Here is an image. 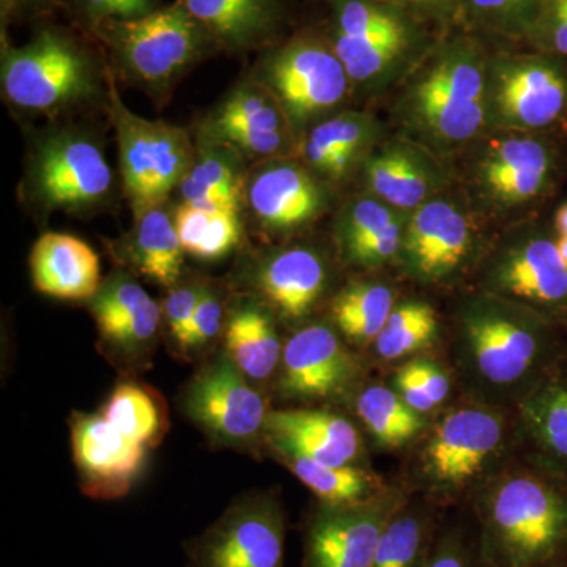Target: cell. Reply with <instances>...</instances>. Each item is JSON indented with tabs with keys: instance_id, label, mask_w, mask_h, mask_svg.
I'll return each mask as SVG.
<instances>
[{
	"instance_id": "7c38bea8",
	"label": "cell",
	"mask_w": 567,
	"mask_h": 567,
	"mask_svg": "<svg viewBox=\"0 0 567 567\" xmlns=\"http://www.w3.org/2000/svg\"><path fill=\"white\" fill-rule=\"evenodd\" d=\"M567 59L544 54L517 59L496 81L502 117L525 130L554 128L567 118Z\"/></svg>"
},
{
	"instance_id": "f907efd6",
	"label": "cell",
	"mask_w": 567,
	"mask_h": 567,
	"mask_svg": "<svg viewBox=\"0 0 567 567\" xmlns=\"http://www.w3.org/2000/svg\"><path fill=\"white\" fill-rule=\"evenodd\" d=\"M537 2L539 0H470V3L483 13L503 14L511 13V11L518 13V11L527 10L529 17L536 9Z\"/></svg>"
},
{
	"instance_id": "d590c367",
	"label": "cell",
	"mask_w": 567,
	"mask_h": 567,
	"mask_svg": "<svg viewBox=\"0 0 567 567\" xmlns=\"http://www.w3.org/2000/svg\"><path fill=\"white\" fill-rule=\"evenodd\" d=\"M368 178L371 188L383 200L401 208L420 205L429 189L424 171L401 151L385 152L372 158Z\"/></svg>"
},
{
	"instance_id": "816d5d0a",
	"label": "cell",
	"mask_w": 567,
	"mask_h": 567,
	"mask_svg": "<svg viewBox=\"0 0 567 567\" xmlns=\"http://www.w3.org/2000/svg\"><path fill=\"white\" fill-rule=\"evenodd\" d=\"M555 235L557 237H567V203L558 208L555 215Z\"/></svg>"
},
{
	"instance_id": "cb8c5ba5",
	"label": "cell",
	"mask_w": 567,
	"mask_h": 567,
	"mask_svg": "<svg viewBox=\"0 0 567 567\" xmlns=\"http://www.w3.org/2000/svg\"><path fill=\"white\" fill-rule=\"evenodd\" d=\"M327 267L311 249L293 248L276 254L259 275L260 290L289 320L305 319L327 287Z\"/></svg>"
},
{
	"instance_id": "52a82bcc",
	"label": "cell",
	"mask_w": 567,
	"mask_h": 567,
	"mask_svg": "<svg viewBox=\"0 0 567 567\" xmlns=\"http://www.w3.org/2000/svg\"><path fill=\"white\" fill-rule=\"evenodd\" d=\"M3 92L24 110H59L93 89L85 52L62 33L43 31L22 48H9L2 61Z\"/></svg>"
},
{
	"instance_id": "bcb514c9",
	"label": "cell",
	"mask_w": 567,
	"mask_h": 567,
	"mask_svg": "<svg viewBox=\"0 0 567 567\" xmlns=\"http://www.w3.org/2000/svg\"><path fill=\"white\" fill-rule=\"evenodd\" d=\"M399 371L412 379L435 406L442 405L451 394V377L446 369L434 360L415 358L402 365Z\"/></svg>"
},
{
	"instance_id": "5b68a950",
	"label": "cell",
	"mask_w": 567,
	"mask_h": 567,
	"mask_svg": "<svg viewBox=\"0 0 567 567\" xmlns=\"http://www.w3.org/2000/svg\"><path fill=\"white\" fill-rule=\"evenodd\" d=\"M286 537L281 499L271 492H254L186 543L185 567H284Z\"/></svg>"
},
{
	"instance_id": "2e32d148",
	"label": "cell",
	"mask_w": 567,
	"mask_h": 567,
	"mask_svg": "<svg viewBox=\"0 0 567 567\" xmlns=\"http://www.w3.org/2000/svg\"><path fill=\"white\" fill-rule=\"evenodd\" d=\"M81 487L95 499L128 494L145 458V447L122 434L104 416L80 415L71 423Z\"/></svg>"
},
{
	"instance_id": "ab89813d",
	"label": "cell",
	"mask_w": 567,
	"mask_h": 567,
	"mask_svg": "<svg viewBox=\"0 0 567 567\" xmlns=\"http://www.w3.org/2000/svg\"><path fill=\"white\" fill-rule=\"evenodd\" d=\"M528 24L529 35L544 54L567 59V0H539Z\"/></svg>"
},
{
	"instance_id": "7a4b0ae2",
	"label": "cell",
	"mask_w": 567,
	"mask_h": 567,
	"mask_svg": "<svg viewBox=\"0 0 567 567\" xmlns=\"http://www.w3.org/2000/svg\"><path fill=\"white\" fill-rule=\"evenodd\" d=\"M487 567H559L567 558V492L529 470L484 484L475 502Z\"/></svg>"
},
{
	"instance_id": "7dc6e473",
	"label": "cell",
	"mask_w": 567,
	"mask_h": 567,
	"mask_svg": "<svg viewBox=\"0 0 567 567\" xmlns=\"http://www.w3.org/2000/svg\"><path fill=\"white\" fill-rule=\"evenodd\" d=\"M402 240H404V230H402L401 219L395 218L393 223L388 224L385 229L380 230L371 240L365 241L357 252L349 257L350 262L360 265V267H377L393 259L395 254L401 252Z\"/></svg>"
},
{
	"instance_id": "3957f363",
	"label": "cell",
	"mask_w": 567,
	"mask_h": 567,
	"mask_svg": "<svg viewBox=\"0 0 567 567\" xmlns=\"http://www.w3.org/2000/svg\"><path fill=\"white\" fill-rule=\"evenodd\" d=\"M507 417L498 405L477 401L454 406L429 427L417 475L432 498H457L475 487L505 451Z\"/></svg>"
},
{
	"instance_id": "9c48e42d",
	"label": "cell",
	"mask_w": 567,
	"mask_h": 567,
	"mask_svg": "<svg viewBox=\"0 0 567 567\" xmlns=\"http://www.w3.org/2000/svg\"><path fill=\"white\" fill-rule=\"evenodd\" d=\"M186 415L213 439L229 446H246L265 434V399L229 357L207 365L185 394Z\"/></svg>"
},
{
	"instance_id": "ffe728a7",
	"label": "cell",
	"mask_w": 567,
	"mask_h": 567,
	"mask_svg": "<svg viewBox=\"0 0 567 567\" xmlns=\"http://www.w3.org/2000/svg\"><path fill=\"white\" fill-rule=\"evenodd\" d=\"M212 132L246 155H276L287 142L286 111L270 91L245 85L221 104Z\"/></svg>"
},
{
	"instance_id": "44dd1931",
	"label": "cell",
	"mask_w": 567,
	"mask_h": 567,
	"mask_svg": "<svg viewBox=\"0 0 567 567\" xmlns=\"http://www.w3.org/2000/svg\"><path fill=\"white\" fill-rule=\"evenodd\" d=\"M92 312L103 338L123 353H141L152 344L163 309L130 279L117 275L100 287L92 298Z\"/></svg>"
},
{
	"instance_id": "b9f144b4",
	"label": "cell",
	"mask_w": 567,
	"mask_h": 567,
	"mask_svg": "<svg viewBox=\"0 0 567 567\" xmlns=\"http://www.w3.org/2000/svg\"><path fill=\"white\" fill-rule=\"evenodd\" d=\"M425 567H487L480 546L466 537L461 528L446 529L436 537L434 550Z\"/></svg>"
},
{
	"instance_id": "9a60e30c",
	"label": "cell",
	"mask_w": 567,
	"mask_h": 567,
	"mask_svg": "<svg viewBox=\"0 0 567 567\" xmlns=\"http://www.w3.org/2000/svg\"><path fill=\"white\" fill-rule=\"evenodd\" d=\"M112 173L102 151L81 136H58L40 148L33 186L51 207H85L110 193Z\"/></svg>"
},
{
	"instance_id": "8fae6325",
	"label": "cell",
	"mask_w": 567,
	"mask_h": 567,
	"mask_svg": "<svg viewBox=\"0 0 567 567\" xmlns=\"http://www.w3.org/2000/svg\"><path fill=\"white\" fill-rule=\"evenodd\" d=\"M491 284L499 297L567 323V268L554 235L537 233L496 260Z\"/></svg>"
},
{
	"instance_id": "d4e9b609",
	"label": "cell",
	"mask_w": 567,
	"mask_h": 567,
	"mask_svg": "<svg viewBox=\"0 0 567 567\" xmlns=\"http://www.w3.org/2000/svg\"><path fill=\"white\" fill-rule=\"evenodd\" d=\"M208 33L227 50H246L271 31L276 0H182Z\"/></svg>"
},
{
	"instance_id": "30bf717a",
	"label": "cell",
	"mask_w": 567,
	"mask_h": 567,
	"mask_svg": "<svg viewBox=\"0 0 567 567\" xmlns=\"http://www.w3.org/2000/svg\"><path fill=\"white\" fill-rule=\"evenodd\" d=\"M265 84L293 122H303L341 103L349 74L334 51L297 40L265 63Z\"/></svg>"
},
{
	"instance_id": "4dcf8cb0",
	"label": "cell",
	"mask_w": 567,
	"mask_h": 567,
	"mask_svg": "<svg viewBox=\"0 0 567 567\" xmlns=\"http://www.w3.org/2000/svg\"><path fill=\"white\" fill-rule=\"evenodd\" d=\"M282 457L287 468L317 496L322 505H353L371 498L386 487L379 476L361 466L323 465L300 456Z\"/></svg>"
},
{
	"instance_id": "ac0fdd59",
	"label": "cell",
	"mask_w": 567,
	"mask_h": 567,
	"mask_svg": "<svg viewBox=\"0 0 567 567\" xmlns=\"http://www.w3.org/2000/svg\"><path fill=\"white\" fill-rule=\"evenodd\" d=\"M472 249V234L465 216L446 203L417 208L406 226L401 252L409 274L423 282L450 278L462 267Z\"/></svg>"
},
{
	"instance_id": "ba28073f",
	"label": "cell",
	"mask_w": 567,
	"mask_h": 567,
	"mask_svg": "<svg viewBox=\"0 0 567 567\" xmlns=\"http://www.w3.org/2000/svg\"><path fill=\"white\" fill-rule=\"evenodd\" d=\"M406 503L404 491L388 486L353 505L320 503L305 522L303 567H372L380 537Z\"/></svg>"
},
{
	"instance_id": "681fc988",
	"label": "cell",
	"mask_w": 567,
	"mask_h": 567,
	"mask_svg": "<svg viewBox=\"0 0 567 567\" xmlns=\"http://www.w3.org/2000/svg\"><path fill=\"white\" fill-rule=\"evenodd\" d=\"M212 215L213 212L185 203L177 208L174 224L183 251L192 254V256L197 252L204 241L205 234H207Z\"/></svg>"
},
{
	"instance_id": "d6a6232c",
	"label": "cell",
	"mask_w": 567,
	"mask_h": 567,
	"mask_svg": "<svg viewBox=\"0 0 567 567\" xmlns=\"http://www.w3.org/2000/svg\"><path fill=\"white\" fill-rule=\"evenodd\" d=\"M439 333V317L432 306L405 301L394 306L385 327L377 336L375 352L385 361L401 360L434 344Z\"/></svg>"
},
{
	"instance_id": "603a6c76",
	"label": "cell",
	"mask_w": 567,
	"mask_h": 567,
	"mask_svg": "<svg viewBox=\"0 0 567 567\" xmlns=\"http://www.w3.org/2000/svg\"><path fill=\"white\" fill-rule=\"evenodd\" d=\"M316 182L293 164H274L254 175L249 204L271 229L287 230L311 221L322 207Z\"/></svg>"
},
{
	"instance_id": "c3c4849f",
	"label": "cell",
	"mask_w": 567,
	"mask_h": 567,
	"mask_svg": "<svg viewBox=\"0 0 567 567\" xmlns=\"http://www.w3.org/2000/svg\"><path fill=\"white\" fill-rule=\"evenodd\" d=\"M81 6L95 25L104 21L137 20L153 11V0H81Z\"/></svg>"
},
{
	"instance_id": "11a10c76",
	"label": "cell",
	"mask_w": 567,
	"mask_h": 567,
	"mask_svg": "<svg viewBox=\"0 0 567 567\" xmlns=\"http://www.w3.org/2000/svg\"><path fill=\"white\" fill-rule=\"evenodd\" d=\"M410 2H417V3H434V2H439V0H410Z\"/></svg>"
},
{
	"instance_id": "d6986e66",
	"label": "cell",
	"mask_w": 567,
	"mask_h": 567,
	"mask_svg": "<svg viewBox=\"0 0 567 567\" xmlns=\"http://www.w3.org/2000/svg\"><path fill=\"white\" fill-rule=\"evenodd\" d=\"M555 142L522 137L496 145L483 166L488 189L507 203H529L554 189L561 171Z\"/></svg>"
},
{
	"instance_id": "f5cc1de1",
	"label": "cell",
	"mask_w": 567,
	"mask_h": 567,
	"mask_svg": "<svg viewBox=\"0 0 567 567\" xmlns=\"http://www.w3.org/2000/svg\"><path fill=\"white\" fill-rule=\"evenodd\" d=\"M35 0H2L3 10H18L20 7L31 6Z\"/></svg>"
},
{
	"instance_id": "836d02e7",
	"label": "cell",
	"mask_w": 567,
	"mask_h": 567,
	"mask_svg": "<svg viewBox=\"0 0 567 567\" xmlns=\"http://www.w3.org/2000/svg\"><path fill=\"white\" fill-rule=\"evenodd\" d=\"M104 417L123 435L144 446L155 443L166 429L158 395L133 382L115 388L104 409Z\"/></svg>"
},
{
	"instance_id": "f1b7e54d",
	"label": "cell",
	"mask_w": 567,
	"mask_h": 567,
	"mask_svg": "<svg viewBox=\"0 0 567 567\" xmlns=\"http://www.w3.org/2000/svg\"><path fill=\"white\" fill-rule=\"evenodd\" d=\"M354 409L372 439L388 450L410 445L429 429L425 415L406 404L393 388H364L354 402Z\"/></svg>"
},
{
	"instance_id": "e575fe53",
	"label": "cell",
	"mask_w": 567,
	"mask_h": 567,
	"mask_svg": "<svg viewBox=\"0 0 567 567\" xmlns=\"http://www.w3.org/2000/svg\"><path fill=\"white\" fill-rule=\"evenodd\" d=\"M183 203L208 212H238L240 177L221 156L205 155L181 183Z\"/></svg>"
},
{
	"instance_id": "83f0119b",
	"label": "cell",
	"mask_w": 567,
	"mask_h": 567,
	"mask_svg": "<svg viewBox=\"0 0 567 567\" xmlns=\"http://www.w3.org/2000/svg\"><path fill=\"white\" fill-rule=\"evenodd\" d=\"M183 252L174 219L159 205L136 216L133 260L142 275L164 287L175 286L182 274Z\"/></svg>"
},
{
	"instance_id": "f35d334b",
	"label": "cell",
	"mask_w": 567,
	"mask_h": 567,
	"mask_svg": "<svg viewBox=\"0 0 567 567\" xmlns=\"http://www.w3.org/2000/svg\"><path fill=\"white\" fill-rule=\"evenodd\" d=\"M405 25L404 21L385 6L369 0H341L336 10V35H375Z\"/></svg>"
},
{
	"instance_id": "60d3db41",
	"label": "cell",
	"mask_w": 567,
	"mask_h": 567,
	"mask_svg": "<svg viewBox=\"0 0 567 567\" xmlns=\"http://www.w3.org/2000/svg\"><path fill=\"white\" fill-rule=\"evenodd\" d=\"M395 218L398 216L390 208L377 200L364 199L354 204L342 224L341 240L347 259Z\"/></svg>"
},
{
	"instance_id": "ee69618b",
	"label": "cell",
	"mask_w": 567,
	"mask_h": 567,
	"mask_svg": "<svg viewBox=\"0 0 567 567\" xmlns=\"http://www.w3.org/2000/svg\"><path fill=\"white\" fill-rule=\"evenodd\" d=\"M240 240L238 212L213 213L203 244L194 257L203 260H216L229 254Z\"/></svg>"
},
{
	"instance_id": "e0dca14e",
	"label": "cell",
	"mask_w": 567,
	"mask_h": 567,
	"mask_svg": "<svg viewBox=\"0 0 567 567\" xmlns=\"http://www.w3.org/2000/svg\"><path fill=\"white\" fill-rule=\"evenodd\" d=\"M265 436L281 456L323 465H354L363 453V440L352 421L328 410H275L268 413Z\"/></svg>"
},
{
	"instance_id": "7402d4cb",
	"label": "cell",
	"mask_w": 567,
	"mask_h": 567,
	"mask_svg": "<svg viewBox=\"0 0 567 567\" xmlns=\"http://www.w3.org/2000/svg\"><path fill=\"white\" fill-rule=\"evenodd\" d=\"M33 286L61 300H87L100 290V259L91 246L69 234L41 235L31 252Z\"/></svg>"
},
{
	"instance_id": "74e56055",
	"label": "cell",
	"mask_w": 567,
	"mask_h": 567,
	"mask_svg": "<svg viewBox=\"0 0 567 567\" xmlns=\"http://www.w3.org/2000/svg\"><path fill=\"white\" fill-rule=\"evenodd\" d=\"M365 140V125L360 117L341 115L317 126L309 134L306 147L330 159L333 174L341 175Z\"/></svg>"
},
{
	"instance_id": "4fadbf2b",
	"label": "cell",
	"mask_w": 567,
	"mask_h": 567,
	"mask_svg": "<svg viewBox=\"0 0 567 567\" xmlns=\"http://www.w3.org/2000/svg\"><path fill=\"white\" fill-rule=\"evenodd\" d=\"M425 123L450 141L468 140L484 121L483 71L475 58L456 52L443 59L416 89Z\"/></svg>"
},
{
	"instance_id": "db71d44e",
	"label": "cell",
	"mask_w": 567,
	"mask_h": 567,
	"mask_svg": "<svg viewBox=\"0 0 567 567\" xmlns=\"http://www.w3.org/2000/svg\"><path fill=\"white\" fill-rule=\"evenodd\" d=\"M555 241H557L559 256H561L563 262H565L567 268V237H557L555 235Z\"/></svg>"
},
{
	"instance_id": "1f68e13d",
	"label": "cell",
	"mask_w": 567,
	"mask_h": 567,
	"mask_svg": "<svg viewBox=\"0 0 567 567\" xmlns=\"http://www.w3.org/2000/svg\"><path fill=\"white\" fill-rule=\"evenodd\" d=\"M393 309L394 295L390 287L357 282L334 298L331 315L344 338L354 344H368L375 341Z\"/></svg>"
},
{
	"instance_id": "7bdbcfd3",
	"label": "cell",
	"mask_w": 567,
	"mask_h": 567,
	"mask_svg": "<svg viewBox=\"0 0 567 567\" xmlns=\"http://www.w3.org/2000/svg\"><path fill=\"white\" fill-rule=\"evenodd\" d=\"M224 311L221 301L215 293L204 290L197 305L196 312L186 333L182 349H203L218 338L223 330Z\"/></svg>"
},
{
	"instance_id": "5bb4252c",
	"label": "cell",
	"mask_w": 567,
	"mask_h": 567,
	"mask_svg": "<svg viewBox=\"0 0 567 567\" xmlns=\"http://www.w3.org/2000/svg\"><path fill=\"white\" fill-rule=\"evenodd\" d=\"M357 369L353 354L330 327L309 324L284 347L279 391L295 401L336 398L353 382Z\"/></svg>"
},
{
	"instance_id": "277c9868",
	"label": "cell",
	"mask_w": 567,
	"mask_h": 567,
	"mask_svg": "<svg viewBox=\"0 0 567 567\" xmlns=\"http://www.w3.org/2000/svg\"><path fill=\"white\" fill-rule=\"evenodd\" d=\"M111 82V114L117 133L123 183L141 215L158 207L192 169L188 134L169 123L147 121L123 104Z\"/></svg>"
},
{
	"instance_id": "f6af8a7d",
	"label": "cell",
	"mask_w": 567,
	"mask_h": 567,
	"mask_svg": "<svg viewBox=\"0 0 567 567\" xmlns=\"http://www.w3.org/2000/svg\"><path fill=\"white\" fill-rule=\"evenodd\" d=\"M204 289L197 286H183L167 295L163 305V317L167 330L177 344L183 346L189 324L203 297Z\"/></svg>"
},
{
	"instance_id": "8992f818",
	"label": "cell",
	"mask_w": 567,
	"mask_h": 567,
	"mask_svg": "<svg viewBox=\"0 0 567 567\" xmlns=\"http://www.w3.org/2000/svg\"><path fill=\"white\" fill-rule=\"evenodd\" d=\"M130 73L147 82L169 81L200 58L210 37L182 0L137 20L95 25Z\"/></svg>"
},
{
	"instance_id": "6da1fadb",
	"label": "cell",
	"mask_w": 567,
	"mask_h": 567,
	"mask_svg": "<svg viewBox=\"0 0 567 567\" xmlns=\"http://www.w3.org/2000/svg\"><path fill=\"white\" fill-rule=\"evenodd\" d=\"M555 320L507 298H481L458 315L454 361L477 401L518 404L551 375Z\"/></svg>"
},
{
	"instance_id": "f546056e",
	"label": "cell",
	"mask_w": 567,
	"mask_h": 567,
	"mask_svg": "<svg viewBox=\"0 0 567 567\" xmlns=\"http://www.w3.org/2000/svg\"><path fill=\"white\" fill-rule=\"evenodd\" d=\"M435 527L432 511L409 499L380 537L372 567H425L439 537Z\"/></svg>"
},
{
	"instance_id": "8d00e7d4",
	"label": "cell",
	"mask_w": 567,
	"mask_h": 567,
	"mask_svg": "<svg viewBox=\"0 0 567 567\" xmlns=\"http://www.w3.org/2000/svg\"><path fill=\"white\" fill-rule=\"evenodd\" d=\"M406 37L405 25L358 39L336 35L333 51L350 80L365 81L385 70L405 50Z\"/></svg>"
},
{
	"instance_id": "484cf974",
	"label": "cell",
	"mask_w": 567,
	"mask_h": 567,
	"mask_svg": "<svg viewBox=\"0 0 567 567\" xmlns=\"http://www.w3.org/2000/svg\"><path fill=\"white\" fill-rule=\"evenodd\" d=\"M226 349L235 365L256 382L274 375L281 363V342L274 320L257 305L246 303L230 315Z\"/></svg>"
},
{
	"instance_id": "4316f807",
	"label": "cell",
	"mask_w": 567,
	"mask_h": 567,
	"mask_svg": "<svg viewBox=\"0 0 567 567\" xmlns=\"http://www.w3.org/2000/svg\"><path fill=\"white\" fill-rule=\"evenodd\" d=\"M517 405L522 429L537 450L567 468V380L548 377Z\"/></svg>"
}]
</instances>
